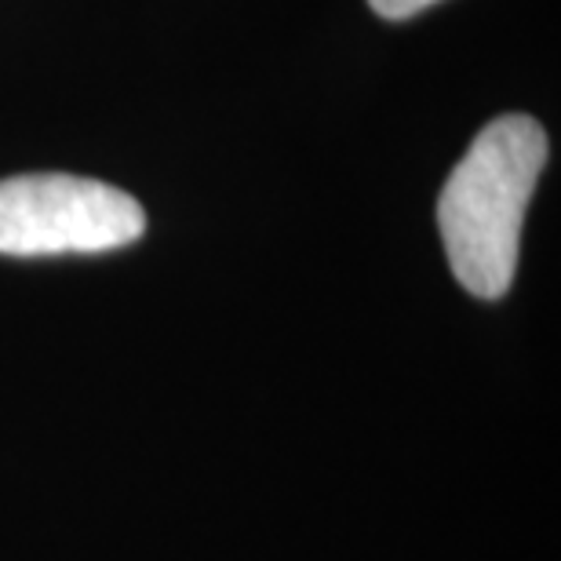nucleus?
<instances>
[{
	"label": "nucleus",
	"mask_w": 561,
	"mask_h": 561,
	"mask_svg": "<svg viewBox=\"0 0 561 561\" xmlns=\"http://www.w3.org/2000/svg\"><path fill=\"white\" fill-rule=\"evenodd\" d=\"M547 164V131L529 114L489 121L437 197V227L456 280L478 299L507 296L522 222Z\"/></svg>",
	"instance_id": "nucleus-1"
},
{
	"label": "nucleus",
	"mask_w": 561,
	"mask_h": 561,
	"mask_svg": "<svg viewBox=\"0 0 561 561\" xmlns=\"http://www.w3.org/2000/svg\"><path fill=\"white\" fill-rule=\"evenodd\" d=\"M142 205L125 190L84 175L0 179V255L110 252L139 241Z\"/></svg>",
	"instance_id": "nucleus-2"
},
{
	"label": "nucleus",
	"mask_w": 561,
	"mask_h": 561,
	"mask_svg": "<svg viewBox=\"0 0 561 561\" xmlns=\"http://www.w3.org/2000/svg\"><path fill=\"white\" fill-rule=\"evenodd\" d=\"M368 4H373L376 15H383V19H412L416 11L437 4V0H368Z\"/></svg>",
	"instance_id": "nucleus-3"
}]
</instances>
